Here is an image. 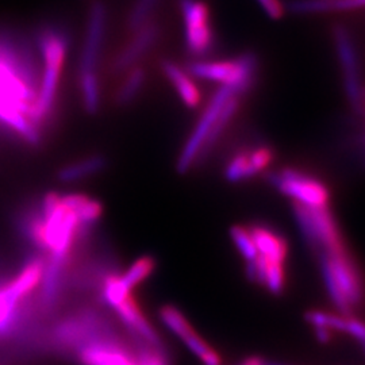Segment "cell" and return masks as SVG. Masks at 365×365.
I'll list each match as a JSON object with an SVG mask.
<instances>
[{
    "label": "cell",
    "instance_id": "obj_22",
    "mask_svg": "<svg viewBox=\"0 0 365 365\" xmlns=\"http://www.w3.org/2000/svg\"><path fill=\"white\" fill-rule=\"evenodd\" d=\"M160 1L161 0H135L126 21V26L129 31L134 33L138 29L148 25Z\"/></svg>",
    "mask_w": 365,
    "mask_h": 365
},
{
    "label": "cell",
    "instance_id": "obj_17",
    "mask_svg": "<svg viewBox=\"0 0 365 365\" xmlns=\"http://www.w3.org/2000/svg\"><path fill=\"white\" fill-rule=\"evenodd\" d=\"M0 122L9 125L14 130L21 133V135L30 144L37 145L41 140L38 126H36L26 115L18 111L9 103L0 102Z\"/></svg>",
    "mask_w": 365,
    "mask_h": 365
},
{
    "label": "cell",
    "instance_id": "obj_23",
    "mask_svg": "<svg viewBox=\"0 0 365 365\" xmlns=\"http://www.w3.org/2000/svg\"><path fill=\"white\" fill-rule=\"evenodd\" d=\"M134 353L138 365H170L164 348H155L138 339H134Z\"/></svg>",
    "mask_w": 365,
    "mask_h": 365
},
{
    "label": "cell",
    "instance_id": "obj_8",
    "mask_svg": "<svg viewBox=\"0 0 365 365\" xmlns=\"http://www.w3.org/2000/svg\"><path fill=\"white\" fill-rule=\"evenodd\" d=\"M185 27V45L191 56L202 58L214 48V31L207 6L200 0H179Z\"/></svg>",
    "mask_w": 365,
    "mask_h": 365
},
{
    "label": "cell",
    "instance_id": "obj_10",
    "mask_svg": "<svg viewBox=\"0 0 365 365\" xmlns=\"http://www.w3.org/2000/svg\"><path fill=\"white\" fill-rule=\"evenodd\" d=\"M78 357L83 365H138L134 348L119 334L87 344Z\"/></svg>",
    "mask_w": 365,
    "mask_h": 365
},
{
    "label": "cell",
    "instance_id": "obj_18",
    "mask_svg": "<svg viewBox=\"0 0 365 365\" xmlns=\"http://www.w3.org/2000/svg\"><path fill=\"white\" fill-rule=\"evenodd\" d=\"M10 284L0 287V336H7L19 322V302Z\"/></svg>",
    "mask_w": 365,
    "mask_h": 365
},
{
    "label": "cell",
    "instance_id": "obj_27",
    "mask_svg": "<svg viewBox=\"0 0 365 365\" xmlns=\"http://www.w3.org/2000/svg\"><path fill=\"white\" fill-rule=\"evenodd\" d=\"M264 365H286V364H282V363H274V361H265V360H264Z\"/></svg>",
    "mask_w": 365,
    "mask_h": 365
},
{
    "label": "cell",
    "instance_id": "obj_15",
    "mask_svg": "<svg viewBox=\"0 0 365 365\" xmlns=\"http://www.w3.org/2000/svg\"><path fill=\"white\" fill-rule=\"evenodd\" d=\"M163 72L165 78L173 84L175 90L179 93L184 105L191 108H195L199 106L200 92L197 90L195 83L192 81L190 73L182 71L180 66L170 60L163 63Z\"/></svg>",
    "mask_w": 365,
    "mask_h": 365
},
{
    "label": "cell",
    "instance_id": "obj_19",
    "mask_svg": "<svg viewBox=\"0 0 365 365\" xmlns=\"http://www.w3.org/2000/svg\"><path fill=\"white\" fill-rule=\"evenodd\" d=\"M260 170L257 168L252 150H242L235 153L225 168V178L229 182H242L245 179H250L257 175Z\"/></svg>",
    "mask_w": 365,
    "mask_h": 365
},
{
    "label": "cell",
    "instance_id": "obj_6",
    "mask_svg": "<svg viewBox=\"0 0 365 365\" xmlns=\"http://www.w3.org/2000/svg\"><path fill=\"white\" fill-rule=\"evenodd\" d=\"M333 38H334L339 66L342 69L346 98L352 106L353 110L359 115H363L364 114V86H363L357 49L353 42L352 36L346 27L336 26L333 30Z\"/></svg>",
    "mask_w": 365,
    "mask_h": 365
},
{
    "label": "cell",
    "instance_id": "obj_7",
    "mask_svg": "<svg viewBox=\"0 0 365 365\" xmlns=\"http://www.w3.org/2000/svg\"><path fill=\"white\" fill-rule=\"evenodd\" d=\"M268 182L295 203L312 207L329 206L327 185L313 176L294 168H286L268 175Z\"/></svg>",
    "mask_w": 365,
    "mask_h": 365
},
{
    "label": "cell",
    "instance_id": "obj_13",
    "mask_svg": "<svg viewBox=\"0 0 365 365\" xmlns=\"http://www.w3.org/2000/svg\"><path fill=\"white\" fill-rule=\"evenodd\" d=\"M249 233L253 238L257 255L271 262L284 264L288 255L287 241L284 238L261 226L250 227Z\"/></svg>",
    "mask_w": 365,
    "mask_h": 365
},
{
    "label": "cell",
    "instance_id": "obj_5",
    "mask_svg": "<svg viewBox=\"0 0 365 365\" xmlns=\"http://www.w3.org/2000/svg\"><path fill=\"white\" fill-rule=\"evenodd\" d=\"M107 27V9L102 1L91 6L87 22V33L78 61V84L80 90H96L101 87L98 78V66L103 48Z\"/></svg>",
    "mask_w": 365,
    "mask_h": 365
},
{
    "label": "cell",
    "instance_id": "obj_4",
    "mask_svg": "<svg viewBox=\"0 0 365 365\" xmlns=\"http://www.w3.org/2000/svg\"><path fill=\"white\" fill-rule=\"evenodd\" d=\"M292 209L300 233L317 256L345 249L342 235L329 206L312 207L294 202Z\"/></svg>",
    "mask_w": 365,
    "mask_h": 365
},
{
    "label": "cell",
    "instance_id": "obj_21",
    "mask_svg": "<svg viewBox=\"0 0 365 365\" xmlns=\"http://www.w3.org/2000/svg\"><path fill=\"white\" fill-rule=\"evenodd\" d=\"M146 83V73L143 68L134 66L128 71V76L120 84L115 96V102L119 106L130 105L141 93Z\"/></svg>",
    "mask_w": 365,
    "mask_h": 365
},
{
    "label": "cell",
    "instance_id": "obj_25",
    "mask_svg": "<svg viewBox=\"0 0 365 365\" xmlns=\"http://www.w3.org/2000/svg\"><path fill=\"white\" fill-rule=\"evenodd\" d=\"M260 3L262 10L268 14L271 18L279 19L283 16L284 9L279 0H257Z\"/></svg>",
    "mask_w": 365,
    "mask_h": 365
},
{
    "label": "cell",
    "instance_id": "obj_3",
    "mask_svg": "<svg viewBox=\"0 0 365 365\" xmlns=\"http://www.w3.org/2000/svg\"><path fill=\"white\" fill-rule=\"evenodd\" d=\"M259 60L253 53H244L230 61H203L199 60L188 66V73L195 78L220 83L241 95L249 91L257 76Z\"/></svg>",
    "mask_w": 365,
    "mask_h": 365
},
{
    "label": "cell",
    "instance_id": "obj_24",
    "mask_svg": "<svg viewBox=\"0 0 365 365\" xmlns=\"http://www.w3.org/2000/svg\"><path fill=\"white\" fill-rule=\"evenodd\" d=\"M230 235L235 241V247L242 255V257L248 262H253L257 256V249L253 242V238L249 233L248 227L242 226H233L230 230Z\"/></svg>",
    "mask_w": 365,
    "mask_h": 365
},
{
    "label": "cell",
    "instance_id": "obj_14",
    "mask_svg": "<svg viewBox=\"0 0 365 365\" xmlns=\"http://www.w3.org/2000/svg\"><path fill=\"white\" fill-rule=\"evenodd\" d=\"M66 261H68V257H63L58 255H51L48 265L43 267V272L41 277V282H42L41 298H42V303L46 307L53 306L61 292Z\"/></svg>",
    "mask_w": 365,
    "mask_h": 365
},
{
    "label": "cell",
    "instance_id": "obj_16",
    "mask_svg": "<svg viewBox=\"0 0 365 365\" xmlns=\"http://www.w3.org/2000/svg\"><path fill=\"white\" fill-rule=\"evenodd\" d=\"M365 0H291L287 9L289 13L298 15L349 11L364 6Z\"/></svg>",
    "mask_w": 365,
    "mask_h": 365
},
{
    "label": "cell",
    "instance_id": "obj_26",
    "mask_svg": "<svg viewBox=\"0 0 365 365\" xmlns=\"http://www.w3.org/2000/svg\"><path fill=\"white\" fill-rule=\"evenodd\" d=\"M241 365H264V360L257 359V357H252V359L245 360V361H244Z\"/></svg>",
    "mask_w": 365,
    "mask_h": 365
},
{
    "label": "cell",
    "instance_id": "obj_20",
    "mask_svg": "<svg viewBox=\"0 0 365 365\" xmlns=\"http://www.w3.org/2000/svg\"><path fill=\"white\" fill-rule=\"evenodd\" d=\"M106 167V158L103 156H90L78 163L66 165L58 170L60 182H71L81 180L90 175H93Z\"/></svg>",
    "mask_w": 365,
    "mask_h": 365
},
{
    "label": "cell",
    "instance_id": "obj_2",
    "mask_svg": "<svg viewBox=\"0 0 365 365\" xmlns=\"http://www.w3.org/2000/svg\"><path fill=\"white\" fill-rule=\"evenodd\" d=\"M327 292L339 313L349 317L363 299V286L348 252L318 255Z\"/></svg>",
    "mask_w": 365,
    "mask_h": 365
},
{
    "label": "cell",
    "instance_id": "obj_1",
    "mask_svg": "<svg viewBox=\"0 0 365 365\" xmlns=\"http://www.w3.org/2000/svg\"><path fill=\"white\" fill-rule=\"evenodd\" d=\"M37 43L43 58V72L39 81L37 98L30 114V120L36 126L46 120V118L52 114L69 46V37L60 27L43 26L37 33Z\"/></svg>",
    "mask_w": 365,
    "mask_h": 365
},
{
    "label": "cell",
    "instance_id": "obj_9",
    "mask_svg": "<svg viewBox=\"0 0 365 365\" xmlns=\"http://www.w3.org/2000/svg\"><path fill=\"white\" fill-rule=\"evenodd\" d=\"M233 95H235V92L229 90L227 87L218 88L217 92L212 95L205 113L202 114L199 122L196 123L195 129L182 148L180 157L178 160V172L179 173H185L195 164L199 153L202 150V146L205 144L206 138L209 137L210 131L212 129L223 106Z\"/></svg>",
    "mask_w": 365,
    "mask_h": 365
},
{
    "label": "cell",
    "instance_id": "obj_11",
    "mask_svg": "<svg viewBox=\"0 0 365 365\" xmlns=\"http://www.w3.org/2000/svg\"><path fill=\"white\" fill-rule=\"evenodd\" d=\"M160 36V29L156 24L149 22L144 27L138 29L133 33V38L129 43L118 53L111 64V71L114 75L125 73L134 68L137 61H140L145 56V53L149 52Z\"/></svg>",
    "mask_w": 365,
    "mask_h": 365
},
{
    "label": "cell",
    "instance_id": "obj_12",
    "mask_svg": "<svg viewBox=\"0 0 365 365\" xmlns=\"http://www.w3.org/2000/svg\"><path fill=\"white\" fill-rule=\"evenodd\" d=\"M113 309L117 313L118 318L122 321V324L128 327L134 339L143 341L155 348H163L161 339L157 336L156 330L148 322L131 294L115 304Z\"/></svg>",
    "mask_w": 365,
    "mask_h": 365
}]
</instances>
